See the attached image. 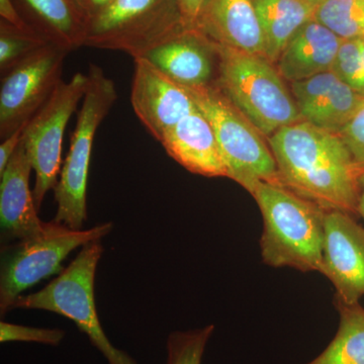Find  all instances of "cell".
I'll list each match as a JSON object with an SVG mask.
<instances>
[{"label":"cell","instance_id":"cell-16","mask_svg":"<svg viewBox=\"0 0 364 364\" xmlns=\"http://www.w3.org/2000/svg\"><path fill=\"white\" fill-rule=\"evenodd\" d=\"M195 28L215 44L267 58L253 0H208Z\"/></svg>","mask_w":364,"mask_h":364},{"label":"cell","instance_id":"cell-4","mask_svg":"<svg viewBox=\"0 0 364 364\" xmlns=\"http://www.w3.org/2000/svg\"><path fill=\"white\" fill-rule=\"evenodd\" d=\"M186 88L212 126L228 178L252 193L258 182L280 183L269 144L217 85ZM282 184V183H280Z\"/></svg>","mask_w":364,"mask_h":364},{"label":"cell","instance_id":"cell-10","mask_svg":"<svg viewBox=\"0 0 364 364\" xmlns=\"http://www.w3.org/2000/svg\"><path fill=\"white\" fill-rule=\"evenodd\" d=\"M68 51L45 46L1 75L0 138H7L26 126L48 102L61 82Z\"/></svg>","mask_w":364,"mask_h":364},{"label":"cell","instance_id":"cell-1","mask_svg":"<svg viewBox=\"0 0 364 364\" xmlns=\"http://www.w3.org/2000/svg\"><path fill=\"white\" fill-rule=\"evenodd\" d=\"M267 142L282 186L327 212L358 215L363 172L339 133L299 121Z\"/></svg>","mask_w":364,"mask_h":364},{"label":"cell","instance_id":"cell-33","mask_svg":"<svg viewBox=\"0 0 364 364\" xmlns=\"http://www.w3.org/2000/svg\"><path fill=\"white\" fill-rule=\"evenodd\" d=\"M359 49H360L361 57H363V62L364 65V40H358Z\"/></svg>","mask_w":364,"mask_h":364},{"label":"cell","instance_id":"cell-6","mask_svg":"<svg viewBox=\"0 0 364 364\" xmlns=\"http://www.w3.org/2000/svg\"><path fill=\"white\" fill-rule=\"evenodd\" d=\"M88 86L71 136L70 149L55 186L57 213L53 221L69 229L82 230L87 218L86 191L91 151L98 127L117 100L116 85L104 70L90 64Z\"/></svg>","mask_w":364,"mask_h":364},{"label":"cell","instance_id":"cell-27","mask_svg":"<svg viewBox=\"0 0 364 364\" xmlns=\"http://www.w3.org/2000/svg\"><path fill=\"white\" fill-rule=\"evenodd\" d=\"M354 161L364 173V105L339 132Z\"/></svg>","mask_w":364,"mask_h":364},{"label":"cell","instance_id":"cell-23","mask_svg":"<svg viewBox=\"0 0 364 364\" xmlns=\"http://www.w3.org/2000/svg\"><path fill=\"white\" fill-rule=\"evenodd\" d=\"M49 45L33 32L20 30L0 21V72L1 75Z\"/></svg>","mask_w":364,"mask_h":364},{"label":"cell","instance_id":"cell-30","mask_svg":"<svg viewBox=\"0 0 364 364\" xmlns=\"http://www.w3.org/2000/svg\"><path fill=\"white\" fill-rule=\"evenodd\" d=\"M116 0H72L86 25L105 9L112 6Z\"/></svg>","mask_w":364,"mask_h":364},{"label":"cell","instance_id":"cell-25","mask_svg":"<svg viewBox=\"0 0 364 364\" xmlns=\"http://www.w3.org/2000/svg\"><path fill=\"white\" fill-rule=\"evenodd\" d=\"M332 70L364 97V65L358 40L342 41Z\"/></svg>","mask_w":364,"mask_h":364},{"label":"cell","instance_id":"cell-31","mask_svg":"<svg viewBox=\"0 0 364 364\" xmlns=\"http://www.w3.org/2000/svg\"><path fill=\"white\" fill-rule=\"evenodd\" d=\"M26 126L21 127L18 131L14 132L11 136L4 139V142L0 145V176L4 173L14 153L18 150Z\"/></svg>","mask_w":364,"mask_h":364},{"label":"cell","instance_id":"cell-12","mask_svg":"<svg viewBox=\"0 0 364 364\" xmlns=\"http://www.w3.org/2000/svg\"><path fill=\"white\" fill-rule=\"evenodd\" d=\"M138 58L149 62L182 87L217 85L219 76L217 45L196 28H182L170 33Z\"/></svg>","mask_w":364,"mask_h":364},{"label":"cell","instance_id":"cell-9","mask_svg":"<svg viewBox=\"0 0 364 364\" xmlns=\"http://www.w3.org/2000/svg\"><path fill=\"white\" fill-rule=\"evenodd\" d=\"M87 86L88 76L81 72L74 74L68 82L62 80L23 129L21 142L36 174L33 196L38 210L48 191L58 183L64 133Z\"/></svg>","mask_w":364,"mask_h":364},{"label":"cell","instance_id":"cell-5","mask_svg":"<svg viewBox=\"0 0 364 364\" xmlns=\"http://www.w3.org/2000/svg\"><path fill=\"white\" fill-rule=\"evenodd\" d=\"M102 240L81 247L80 252L56 279L37 293L20 296L13 309L49 311L70 318L109 364H138L112 344L102 329L95 299V279L104 247Z\"/></svg>","mask_w":364,"mask_h":364},{"label":"cell","instance_id":"cell-32","mask_svg":"<svg viewBox=\"0 0 364 364\" xmlns=\"http://www.w3.org/2000/svg\"><path fill=\"white\" fill-rule=\"evenodd\" d=\"M360 198L358 203V215L363 218L364 220V173L360 178Z\"/></svg>","mask_w":364,"mask_h":364},{"label":"cell","instance_id":"cell-3","mask_svg":"<svg viewBox=\"0 0 364 364\" xmlns=\"http://www.w3.org/2000/svg\"><path fill=\"white\" fill-rule=\"evenodd\" d=\"M215 45L217 85L267 140L279 129L303 121L275 64L259 55Z\"/></svg>","mask_w":364,"mask_h":364},{"label":"cell","instance_id":"cell-2","mask_svg":"<svg viewBox=\"0 0 364 364\" xmlns=\"http://www.w3.org/2000/svg\"><path fill=\"white\" fill-rule=\"evenodd\" d=\"M251 196L262 215L263 262L273 268L322 273L327 210L280 183L258 182Z\"/></svg>","mask_w":364,"mask_h":364},{"label":"cell","instance_id":"cell-19","mask_svg":"<svg viewBox=\"0 0 364 364\" xmlns=\"http://www.w3.org/2000/svg\"><path fill=\"white\" fill-rule=\"evenodd\" d=\"M31 28L49 44L71 52L85 47L86 23L72 0H13Z\"/></svg>","mask_w":364,"mask_h":364},{"label":"cell","instance_id":"cell-17","mask_svg":"<svg viewBox=\"0 0 364 364\" xmlns=\"http://www.w3.org/2000/svg\"><path fill=\"white\" fill-rule=\"evenodd\" d=\"M160 143L172 159L191 173L227 177L226 166L214 131L198 109L170 129Z\"/></svg>","mask_w":364,"mask_h":364},{"label":"cell","instance_id":"cell-11","mask_svg":"<svg viewBox=\"0 0 364 364\" xmlns=\"http://www.w3.org/2000/svg\"><path fill=\"white\" fill-rule=\"evenodd\" d=\"M321 274L332 282L340 301L355 304L364 296V228L353 215L326 213Z\"/></svg>","mask_w":364,"mask_h":364},{"label":"cell","instance_id":"cell-21","mask_svg":"<svg viewBox=\"0 0 364 364\" xmlns=\"http://www.w3.org/2000/svg\"><path fill=\"white\" fill-rule=\"evenodd\" d=\"M339 314L336 335L324 351L306 364H364V309L334 296Z\"/></svg>","mask_w":364,"mask_h":364},{"label":"cell","instance_id":"cell-24","mask_svg":"<svg viewBox=\"0 0 364 364\" xmlns=\"http://www.w3.org/2000/svg\"><path fill=\"white\" fill-rule=\"evenodd\" d=\"M215 331L214 325L189 331L172 332L167 339L166 364H202L208 340Z\"/></svg>","mask_w":364,"mask_h":364},{"label":"cell","instance_id":"cell-13","mask_svg":"<svg viewBox=\"0 0 364 364\" xmlns=\"http://www.w3.org/2000/svg\"><path fill=\"white\" fill-rule=\"evenodd\" d=\"M134 64L132 107L143 126L160 142L170 129L198 107L186 88L149 62L136 58Z\"/></svg>","mask_w":364,"mask_h":364},{"label":"cell","instance_id":"cell-18","mask_svg":"<svg viewBox=\"0 0 364 364\" xmlns=\"http://www.w3.org/2000/svg\"><path fill=\"white\" fill-rule=\"evenodd\" d=\"M342 41L313 18L289 41L275 66L289 83L332 70Z\"/></svg>","mask_w":364,"mask_h":364},{"label":"cell","instance_id":"cell-15","mask_svg":"<svg viewBox=\"0 0 364 364\" xmlns=\"http://www.w3.org/2000/svg\"><path fill=\"white\" fill-rule=\"evenodd\" d=\"M32 163L21 142L4 173L0 176V226L6 244L39 236L45 222L40 220L30 189Z\"/></svg>","mask_w":364,"mask_h":364},{"label":"cell","instance_id":"cell-29","mask_svg":"<svg viewBox=\"0 0 364 364\" xmlns=\"http://www.w3.org/2000/svg\"><path fill=\"white\" fill-rule=\"evenodd\" d=\"M0 18H1L0 21L13 26L14 28L36 33L23 20L20 11L14 6L13 0H0Z\"/></svg>","mask_w":364,"mask_h":364},{"label":"cell","instance_id":"cell-34","mask_svg":"<svg viewBox=\"0 0 364 364\" xmlns=\"http://www.w3.org/2000/svg\"><path fill=\"white\" fill-rule=\"evenodd\" d=\"M309 1L313 2V4H320V2L324 1V0H309Z\"/></svg>","mask_w":364,"mask_h":364},{"label":"cell","instance_id":"cell-28","mask_svg":"<svg viewBox=\"0 0 364 364\" xmlns=\"http://www.w3.org/2000/svg\"><path fill=\"white\" fill-rule=\"evenodd\" d=\"M186 28H195L208 0H176Z\"/></svg>","mask_w":364,"mask_h":364},{"label":"cell","instance_id":"cell-14","mask_svg":"<svg viewBox=\"0 0 364 364\" xmlns=\"http://www.w3.org/2000/svg\"><path fill=\"white\" fill-rule=\"evenodd\" d=\"M291 91L303 121L337 133L364 105V97L333 70L291 82Z\"/></svg>","mask_w":364,"mask_h":364},{"label":"cell","instance_id":"cell-26","mask_svg":"<svg viewBox=\"0 0 364 364\" xmlns=\"http://www.w3.org/2000/svg\"><path fill=\"white\" fill-rule=\"evenodd\" d=\"M65 331L60 329H47V328H35L30 326L0 323V342H33L57 346L63 341Z\"/></svg>","mask_w":364,"mask_h":364},{"label":"cell","instance_id":"cell-22","mask_svg":"<svg viewBox=\"0 0 364 364\" xmlns=\"http://www.w3.org/2000/svg\"><path fill=\"white\" fill-rule=\"evenodd\" d=\"M314 20L342 40H364V0H324Z\"/></svg>","mask_w":364,"mask_h":364},{"label":"cell","instance_id":"cell-7","mask_svg":"<svg viewBox=\"0 0 364 364\" xmlns=\"http://www.w3.org/2000/svg\"><path fill=\"white\" fill-rule=\"evenodd\" d=\"M112 223L87 230H72L54 221L45 223L39 236L4 244L0 268V314L6 315L23 291L43 279L63 272L62 262L79 247L102 240Z\"/></svg>","mask_w":364,"mask_h":364},{"label":"cell","instance_id":"cell-8","mask_svg":"<svg viewBox=\"0 0 364 364\" xmlns=\"http://www.w3.org/2000/svg\"><path fill=\"white\" fill-rule=\"evenodd\" d=\"M182 28L176 0H116L88 21L85 47L128 53L135 59Z\"/></svg>","mask_w":364,"mask_h":364},{"label":"cell","instance_id":"cell-20","mask_svg":"<svg viewBox=\"0 0 364 364\" xmlns=\"http://www.w3.org/2000/svg\"><path fill=\"white\" fill-rule=\"evenodd\" d=\"M273 64L299 28L313 20L317 4L309 0H253Z\"/></svg>","mask_w":364,"mask_h":364}]
</instances>
